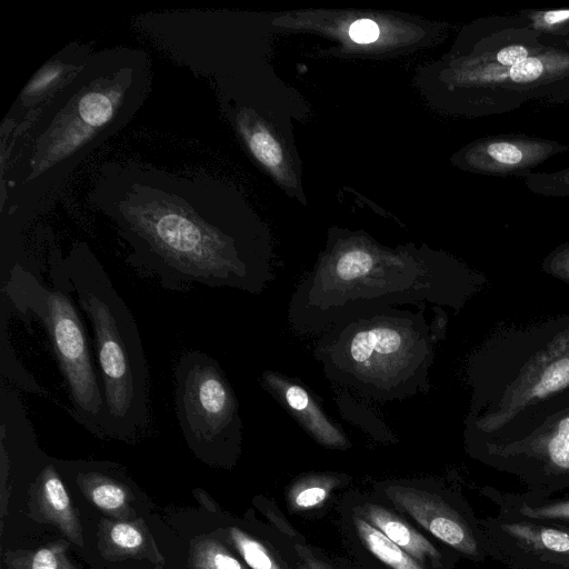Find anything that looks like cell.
Wrapping results in <instances>:
<instances>
[{
  "label": "cell",
  "mask_w": 569,
  "mask_h": 569,
  "mask_svg": "<svg viewBox=\"0 0 569 569\" xmlns=\"http://www.w3.org/2000/svg\"><path fill=\"white\" fill-rule=\"evenodd\" d=\"M487 556L508 569H569V528L508 518L479 521Z\"/></svg>",
  "instance_id": "8"
},
{
  "label": "cell",
  "mask_w": 569,
  "mask_h": 569,
  "mask_svg": "<svg viewBox=\"0 0 569 569\" xmlns=\"http://www.w3.org/2000/svg\"><path fill=\"white\" fill-rule=\"evenodd\" d=\"M349 36L357 43H370L378 39L379 27L370 19H360L350 26Z\"/></svg>",
  "instance_id": "29"
},
{
  "label": "cell",
  "mask_w": 569,
  "mask_h": 569,
  "mask_svg": "<svg viewBox=\"0 0 569 569\" xmlns=\"http://www.w3.org/2000/svg\"><path fill=\"white\" fill-rule=\"evenodd\" d=\"M188 567L189 569H246L222 542L210 536L191 540Z\"/></svg>",
  "instance_id": "21"
},
{
  "label": "cell",
  "mask_w": 569,
  "mask_h": 569,
  "mask_svg": "<svg viewBox=\"0 0 569 569\" xmlns=\"http://www.w3.org/2000/svg\"><path fill=\"white\" fill-rule=\"evenodd\" d=\"M28 517L51 525L70 542L83 547V529L79 512L53 462H47L28 488Z\"/></svg>",
  "instance_id": "12"
},
{
  "label": "cell",
  "mask_w": 569,
  "mask_h": 569,
  "mask_svg": "<svg viewBox=\"0 0 569 569\" xmlns=\"http://www.w3.org/2000/svg\"><path fill=\"white\" fill-rule=\"evenodd\" d=\"M485 496L498 508L500 516L549 522L569 528V497L539 498L529 493L486 489Z\"/></svg>",
  "instance_id": "16"
},
{
  "label": "cell",
  "mask_w": 569,
  "mask_h": 569,
  "mask_svg": "<svg viewBox=\"0 0 569 569\" xmlns=\"http://www.w3.org/2000/svg\"><path fill=\"white\" fill-rule=\"evenodd\" d=\"M431 327L422 310L362 311L320 335L316 360L331 381L373 400H401L430 389Z\"/></svg>",
  "instance_id": "5"
},
{
  "label": "cell",
  "mask_w": 569,
  "mask_h": 569,
  "mask_svg": "<svg viewBox=\"0 0 569 569\" xmlns=\"http://www.w3.org/2000/svg\"><path fill=\"white\" fill-rule=\"evenodd\" d=\"M336 479L328 476H311L299 481L290 491L289 500L293 509L303 510L320 506L328 498Z\"/></svg>",
  "instance_id": "23"
},
{
  "label": "cell",
  "mask_w": 569,
  "mask_h": 569,
  "mask_svg": "<svg viewBox=\"0 0 569 569\" xmlns=\"http://www.w3.org/2000/svg\"><path fill=\"white\" fill-rule=\"evenodd\" d=\"M247 136V141L253 156L267 167L273 168L280 164L282 152L276 139L263 128L252 130L240 128Z\"/></svg>",
  "instance_id": "25"
},
{
  "label": "cell",
  "mask_w": 569,
  "mask_h": 569,
  "mask_svg": "<svg viewBox=\"0 0 569 569\" xmlns=\"http://www.w3.org/2000/svg\"><path fill=\"white\" fill-rule=\"evenodd\" d=\"M74 482L84 498L107 518L118 521L137 518L132 491L117 478L102 470L84 469L74 473Z\"/></svg>",
  "instance_id": "15"
},
{
  "label": "cell",
  "mask_w": 569,
  "mask_h": 569,
  "mask_svg": "<svg viewBox=\"0 0 569 569\" xmlns=\"http://www.w3.org/2000/svg\"><path fill=\"white\" fill-rule=\"evenodd\" d=\"M299 552L302 559L299 569H331L320 560L313 558L308 550L299 548Z\"/></svg>",
  "instance_id": "30"
},
{
  "label": "cell",
  "mask_w": 569,
  "mask_h": 569,
  "mask_svg": "<svg viewBox=\"0 0 569 569\" xmlns=\"http://www.w3.org/2000/svg\"><path fill=\"white\" fill-rule=\"evenodd\" d=\"M97 548L108 561L147 560L156 569H162L166 562L152 532L140 517L129 521L102 517L97 529Z\"/></svg>",
  "instance_id": "14"
},
{
  "label": "cell",
  "mask_w": 569,
  "mask_h": 569,
  "mask_svg": "<svg viewBox=\"0 0 569 569\" xmlns=\"http://www.w3.org/2000/svg\"><path fill=\"white\" fill-rule=\"evenodd\" d=\"M51 282L72 293L90 321L108 438L136 442L152 425L150 373L136 319L87 242L51 249Z\"/></svg>",
  "instance_id": "3"
},
{
  "label": "cell",
  "mask_w": 569,
  "mask_h": 569,
  "mask_svg": "<svg viewBox=\"0 0 569 569\" xmlns=\"http://www.w3.org/2000/svg\"><path fill=\"white\" fill-rule=\"evenodd\" d=\"M526 187L541 196H569V168L556 172H531L525 178Z\"/></svg>",
  "instance_id": "26"
},
{
  "label": "cell",
  "mask_w": 569,
  "mask_h": 569,
  "mask_svg": "<svg viewBox=\"0 0 569 569\" xmlns=\"http://www.w3.org/2000/svg\"><path fill=\"white\" fill-rule=\"evenodd\" d=\"M569 385V358L560 359L550 365L540 379L527 393V397H545Z\"/></svg>",
  "instance_id": "28"
},
{
  "label": "cell",
  "mask_w": 569,
  "mask_h": 569,
  "mask_svg": "<svg viewBox=\"0 0 569 569\" xmlns=\"http://www.w3.org/2000/svg\"><path fill=\"white\" fill-rule=\"evenodd\" d=\"M567 150L568 146L557 141L525 136H499L475 144L468 151L467 162L478 172L526 178L533 168Z\"/></svg>",
  "instance_id": "11"
},
{
  "label": "cell",
  "mask_w": 569,
  "mask_h": 569,
  "mask_svg": "<svg viewBox=\"0 0 569 569\" xmlns=\"http://www.w3.org/2000/svg\"><path fill=\"white\" fill-rule=\"evenodd\" d=\"M192 493L194 498L198 500V502L207 510L211 512H216L219 510V506L217 505V502L203 489L196 488L193 489Z\"/></svg>",
  "instance_id": "31"
},
{
  "label": "cell",
  "mask_w": 569,
  "mask_h": 569,
  "mask_svg": "<svg viewBox=\"0 0 569 569\" xmlns=\"http://www.w3.org/2000/svg\"><path fill=\"white\" fill-rule=\"evenodd\" d=\"M264 388L296 418L315 440L329 448L343 449L349 441L317 402V398L297 380L273 371L262 373Z\"/></svg>",
  "instance_id": "13"
},
{
  "label": "cell",
  "mask_w": 569,
  "mask_h": 569,
  "mask_svg": "<svg viewBox=\"0 0 569 569\" xmlns=\"http://www.w3.org/2000/svg\"><path fill=\"white\" fill-rule=\"evenodd\" d=\"M150 90L144 51L92 52L30 120L1 136L0 253L23 252V231L56 203L83 160L127 127Z\"/></svg>",
  "instance_id": "2"
},
{
  "label": "cell",
  "mask_w": 569,
  "mask_h": 569,
  "mask_svg": "<svg viewBox=\"0 0 569 569\" xmlns=\"http://www.w3.org/2000/svg\"><path fill=\"white\" fill-rule=\"evenodd\" d=\"M527 24L542 33L551 36H568L569 9H551L523 12Z\"/></svg>",
  "instance_id": "24"
},
{
  "label": "cell",
  "mask_w": 569,
  "mask_h": 569,
  "mask_svg": "<svg viewBox=\"0 0 569 569\" xmlns=\"http://www.w3.org/2000/svg\"><path fill=\"white\" fill-rule=\"evenodd\" d=\"M70 541L59 539L37 549L6 550L2 561L7 569H79L68 556Z\"/></svg>",
  "instance_id": "18"
},
{
  "label": "cell",
  "mask_w": 569,
  "mask_h": 569,
  "mask_svg": "<svg viewBox=\"0 0 569 569\" xmlns=\"http://www.w3.org/2000/svg\"><path fill=\"white\" fill-rule=\"evenodd\" d=\"M452 280L440 262L353 246L326 256L296 288L288 321L298 335H322L356 313L402 305L446 303Z\"/></svg>",
  "instance_id": "4"
},
{
  "label": "cell",
  "mask_w": 569,
  "mask_h": 569,
  "mask_svg": "<svg viewBox=\"0 0 569 569\" xmlns=\"http://www.w3.org/2000/svg\"><path fill=\"white\" fill-rule=\"evenodd\" d=\"M174 408L189 448L207 461L234 453L242 419L239 402L219 362L200 350H187L174 368Z\"/></svg>",
  "instance_id": "7"
},
{
  "label": "cell",
  "mask_w": 569,
  "mask_h": 569,
  "mask_svg": "<svg viewBox=\"0 0 569 569\" xmlns=\"http://www.w3.org/2000/svg\"><path fill=\"white\" fill-rule=\"evenodd\" d=\"M0 379L26 392L46 396V389L38 383L34 377L17 359L9 340L7 326L11 309L3 299H0Z\"/></svg>",
  "instance_id": "19"
},
{
  "label": "cell",
  "mask_w": 569,
  "mask_h": 569,
  "mask_svg": "<svg viewBox=\"0 0 569 569\" xmlns=\"http://www.w3.org/2000/svg\"><path fill=\"white\" fill-rule=\"evenodd\" d=\"M362 518L401 547L416 560L440 561L441 555L435 546L409 523L379 505H365Z\"/></svg>",
  "instance_id": "17"
},
{
  "label": "cell",
  "mask_w": 569,
  "mask_h": 569,
  "mask_svg": "<svg viewBox=\"0 0 569 569\" xmlns=\"http://www.w3.org/2000/svg\"><path fill=\"white\" fill-rule=\"evenodd\" d=\"M386 493L398 508L456 551L472 560L488 557L480 523L472 522L471 517L465 516L443 498L401 486H389Z\"/></svg>",
  "instance_id": "9"
},
{
  "label": "cell",
  "mask_w": 569,
  "mask_h": 569,
  "mask_svg": "<svg viewBox=\"0 0 569 569\" xmlns=\"http://www.w3.org/2000/svg\"><path fill=\"white\" fill-rule=\"evenodd\" d=\"M90 44L73 41L47 60L29 79L4 117L0 136L12 133L86 66L92 54Z\"/></svg>",
  "instance_id": "10"
},
{
  "label": "cell",
  "mask_w": 569,
  "mask_h": 569,
  "mask_svg": "<svg viewBox=\"0 0 569 569\" xmlns=\"http://www.w3.org/2000/svg\"><path fill=\"white\" fill-rule=\"evenodd\" d=\"M226 536L251 569H281L266 547L237 527H229Z\"/></svg>",
  "instance_id": "22"
},
{
  "label": "cell",
  "mask_w": 569,
  "mask_h": 569,
  "mask_svg": "<svg viewBox=\"0 0 569 569\" xmlns=\"http://www.w3.org/2000/svg\"><path fill=\"white\" fill-rule=\"evenodd\" d=\"M0 296L26 323L30 318L40 321L68 390L70 415L86 430L107 439L99 372L72 293L56 282L48 286L37 272L16 262L0 278Z\"/></svg>",
  "instance_id": "6"
},
{
  "label": "cell",
  "mask_w": 569,
  "mask_h": 569,
  "mask_svg": "<svg viewBox=\"0 0 569 569\" xmlns=\"http://www.w3.org/2000/svg\"><path fill=\"white\" fill-rule=\"evenodd\" d=\"M87 199L127 243L128 263L166 290L201 284L259 295L274 278L233 218L224 187L207 173L110 161Z\"/></svg>",
  "instance_id": "1"
},
{
  "label": "cell",
  "mask_w": 569,
  "mask_h": 569,
  "mask_svg": "<svg viewBox=\"0 0 569 569\" xmlns=\"http://www.w3.org/2000/svg\"><path fill=\"white\" fill-rule=\"evenodd\" d=\"M549 458L569 485V417L562 418L547 440Z\"/></svg>",
  "instance_id": "27"
},
{
  "label": "cell",
  "mask_w": 569,
  "mask_h": 569,
  "mask_svg": "<svg viewBox=\"0 0 569 569\" xmlns=\"http://www.w3.org/2000/svg\"><path fill=\"white\" fill-rule=\"evenodd\" d=\"M355 526L370 552L392 569H423L415 558L362 517H355Z\"/></svg>",
  "instance_id": "20"
}]
</instances>
